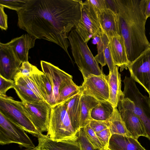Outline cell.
<instances>
[{"label": "cell", "instance_id": "obj_41", "mask_svg": "<svg viewBox=\"0 0 150 150\" xmlns=\"http://www.w3.org/2000/svg\"><path fill=\"white\" fill-rule=\"evenodd\" d=\"M145 15L147 19L150 17V0H146Z\"/></svg>", "mask_w": 150, "mask_h": 150}, {"label": "cell", "instance_id": "obj_13", "mask_svg": "<svg viewBox=\"0 0 150 150\" xmlns=\"http://www.w3.org/2000/svg\"><path fill=\"white\" fill-rule=\"evenodd\" d=\"M117 107L122 119L131 137L137 139L141 136L146 137L147 135L140 119L123 99L120 101Z\"/></svg>", "mask_w": 150, "mask_h": 150}, {"label": "cell", "instance_id": "obj_44", "mask_svg": "<svg viewBox=\"0 0 150 150\" xmlns=\"http://www.w3.org/2000/svg\"><path fill=\"white\" fill-rule=\"evenodd\" d=\"M149 97L150 98V96H149Z\"/></svg>", "mask_w": 150, "mask_h": 150}, {"label": "cell", "instance_id": "obj_22", "mask_svg": "<svg viewBox=\"0 0 150 150\" xmlns=\"http://www.w3.org/2000/svg\"><path fill=\"white\" fill-rule=\"evenodd\" d=\"M79 93L64 102L66 110L74 131L76 134L81 129L80 127L81 114L80 98Z\"/></svg>", "mask_w": 150, "mask_h": 150}, {"label": "cell", "instance_id": "obj_25", "mask_svg": "<svg viewBox=\"0 0 150 150\" xmlns=\"http://www.w3.org/2000/svg\"><path fill=\"white\" fill-rule=\"evenodd\" d=\"M108 121L109 129L112 135L119 134L131 137L122 119L117 108L115 110L113 115Z\"/></svg>", "mask_w": 150, "mask_h": 150}, {"label": "cell", "instance_id": "obj_43", "mask_svg": "<svg viewBox=\"0 0 150 150\" xmlns=\"http://www.w3.org/2000/svg\"><path fill=\"white\" fill-rule=\"evenodd\" d=\"M149 34H150V31Z\"/></svg>", "mask_w": 150, "mask_h": 150}, {"label": "cell", "instance_id": "obj_10", "mask_svg": "<svg viewBox=\"0 0 150 150\" xmlns=\"http://www.w3.org/2000/svg\"><path fill=\"white\" fill-rule=\"evenodd\" d=\"M130 76L150 96V47L144 51L127 67Z\"/></svg>", "mask_w": 150, "mask_h": 150}, {"label": "cell", "instance_id": "obj_7", "mask_svg": "<svg viewBox=\"0 0 150 150\" xmlns=\"http://www.w3.org/2000/svg\"><path fill=\"white\" fill-rule=\"evenodd\" d=\"M23 129L0 112V144H18L27 149L35 147L32 140Z\"/></svg>", "mask_w": 150, "mask_h": 150}, {"label": "cell", "instance_id": "obj_6", "mask_svg": "<svg viewBox=\"0 0 150 150\" xmlns=\"http://www.w3.org/2000/svg\"><path fill=\"white\" fill-rule=\"evenodd\" d=\"M0 112L23 129L25 131L38 138L40 132L25 114L21 102L14 100L6 95H0Z\"/></svg>", "mask_w": 150, "mask_h": 150}, {"label": "cell", "instance_id": "obj_11", "mask_svg": "<svg viewBox=\"0 0 150 150\" xmlns=\"http://www.w3.org/2000/svg\"><path fill=\"white\" fill-rule=\"evenodd\" d=\"M83 79L82 85L79 86L81 95L92 97L100 102L108 100L109 90L107 76L105 75L91 74Z\"/></svg>", "mask_w": 150, "mask_h": 150}, {"label": "cell", "instance_id": "obj_1", "mask_svg": "<svg viewBox=\"0 0 150 150\" xmlns=\"http://www.w3.org/2000/svg\"><path fill=\"white\" fill-rule=\"evenodd\" d=\"M81 0H31L17 12L20 28L37 39L54 43L68 52L69 34L80 18Z\"/></svg>", "mask_w": 150, "mask_h": 150}, {"label": "cell", "instance_id": "obj_2", "mask_svg": "<svg viewBox=\"0 0 150 150\" xmlns=\"http://www.w3.org/2000/svg\"><path fill=\"white\" fill-rule=\"evenodd\" d=\"M120 35L132 63L150 47L146 34V0H117Z\"/></svg>", "mask_w": 150, "mask_h": 150}, {"label": "cell", "instance_id": "obj_12", "mask_svg": "<svg viewBox=\"0 0 150 150\" xmlns=\"http://www.w3.org/2000/svg\"><path fill=\"white\" fill-rule=\"evenodd\" d=\"M22 64L7 43H0V75L14 80Z\"/></svg>", "mask_w": 150, "mask_h": 150}, {"label": "cell", "instance_id": "obj_18", "mask_svg": "<svg viewBox=\"0 0 150 150\" xmlns=\"http://www.w3.org/2000/svg\"><path fill=\"white\" fill-rule=\"evenodd\" d=\"M30 78L36 86L44 100L52 106L55 105L52 88L46 75L37 68Z\"/></svg>", "mask_w": 150, "mask_h": 150}, {"label": "cell", "instance_id": "obj_4", "mask_svg": "<svg viewBox=\"0 0 150 150\" xmlns=\"http://www.w3.org/2000/svg\"><path fill=\"white\" fill-rule=\"evenodd\" d=\"M123 100L139 117L144 125L147 138L150 140V98L143 95L137 88L136 81L131 76H125Z\"/></svg>", "mask_w": 150, "mask_h": 150}, {"label": "cell", "instance_id": "obj_32", "mask_svg": "<svg viewBox=\"0 0 150 150\" xmlns=\"http://www.w3.org/2000/svg\"><path fill=\"white\" fill-rule=\"evenodd\" d=\"M77 136L81 150H96L87 138L83 128L81 129L77 133Z\"/></svg>", "mask_w": 150, "mask_h": 150}, {"label": "cell", "instance_id": "obj_34", "mask_svg": "<svg viewBox=\"0 0 150 150\" xmlns=\"http://www.w3.org/2000/svg\"><path fill=\"white\" fill-rule=\"evenodd\" d=\"M96 133L104 150H108L110 140L112 136L110 129L108 128Z\"/></svg>", "mask_w": 150, "mask_h": 150}, {"label": "cell", "instance_id": "obj_35", "mask_svg": "<svg viewBox=\"0 0 150 150\" xmlns=\"http://www.w3.org/2000/svg\"><path fill=\"white\" fill-rule=\"evenodd\" d=\"M37 68L28 61L23 62L16 75L30 77Z\"/></svg>", "mask_w": 150, "mask_h": 150}, {"label": "cell", "instance_id": "obj_3", "mask_svg": "<svg viewBox=\"0 0 150 150\" xmlns=\"http://www.w3.org/2000/svg\"><path fill=\"white\" fill-rule=\"evenodd\" d=\"M68 39L75 62L83 79L91 74L99 76L103 74L87 42L84 41L75 29L70 33Z\"/></svg>", "mask_w": 150, "mask_h": 150}, {"label": "cell", "instance_id": "obj_19", "mask_svg": "<svg viewBox=\"0 0 150 150\" xmlns=\"http://www.w3.org/2000/svg\"><path fill=\"white\" fill-rule=\"evenodd\" d=\"M99 19L103 31L108 38L120 35L118 14L107 8L100 15Z\"/></svg>", "mask_w": 150, "mask_h": 150}, {"label": "cell", "instance_id": "obj_14", "mask_svg": "<svg viewBox=\"0 0 150 150\" xmlns=\"http://www.w3.org/2000/svg\"><path fill=\"white\" fill-rule=\"evenodd\" d=\"M40 65L52 87L55 104H58L60 88L67 79L72 76L50 62L41 60Z\"/></svg>", "mask_w": 150, "mask_h": 150}, {"label": "cell", "instance_id": "obj_36", "mask_svg": "<svg viewBox=\"0 0 150 150\" xmlns=\"http://www.w3.org/2000/svg\"><path fill=\"white\" fill-rule=\"evenodd\" d=\"M98 16L107 8L105 0H86Z\"/></svg>", "mask_w": 150, "mask_h": 150}, {"label": "cell", "instance_id": "obj_31", "mask_svg": "<svg viewBox=\"0 0 150 150\" xmlns=\"http://www.w3.org/2000/svg\"><path fill=\"white\" fill-rule=\"evenodd\" d=\"M83 128L87 138L94 149L96 150H104L96 133L91 127L89 124Z\"/></svg>", "mask_w": 150, "mask_h": 150}, {"label": "cell", "instance_id": "obj_28", "mask_svg": "<svg viewBox=\"0 0 150 150\" xmlns=\"http://www.w3.org/2000/svg\"><path fill=\"white\" fill-rule=\"evenodd\" d=\"M107 36L104 33L96 35L94 38L96 40L97 45V54L94 57L98 63L102 67L105 66L106 62L104 56L105 42Z\"/></svg>", "mask_w": 150, "mask_h": 150}, {"label": "cell", "instance_id": "obj_30", "mask_svg": "<svg viewBox=\"0 0 150 150\" xmlns=\"http://www.w3.org/2000/svg\"><path fill=\"white\" fill-rule=\"evenodd\" d=\"M31 0H0V5L18 12L24 9Z\"/></svg>", "mask_w": 150, "mask_h": 150}, {"label": "cell", "instance_id": "obj_5", "mask_svg": "<svg viewBox=\"0 0 150 150\" xmlns=\"http://www.w3.org/2000/svg\"><path fill=\"white\" fill-rule=\"evenodd\" d=\"M47 135L56 141L77 139L64 102L52 106Z\"/></svg>", "mask_w": 150, "mask_h": 150}, {"label": "cell", "instance_id": "obj_33", "mask_svg": "<svg viewBox=\"0 0 150 150\" xmlns=\"http://www.w3.org/2000/svg\"><path fill=\"white\" fill-rule=\"evenodd\" d=\"M109 40L107 37L105 42L104 56L106 64L107 65L109 72L112 73L116 67L114 64L109 45Z\"/></svg>", "mask_w": 150, "mask_h": 150}, {"label": "cell", "instance_id": "obj_38", "mask_svg": "<svg viewBox=\"0 0 150 150\" xmlns=\"http://www.w3.org/2000/svg\"><path fill=\"white\" fill-rule=\"evenodd\" d=\"M15 85L14 80L6 79L0 75V95H6L9 89L13 88Z\"/></svg>", "mask_w": 150, "mask_h": 150}, {"label": "cell", "instance_id": "obj_20", "mask_svg": "<svg viewBox=\"0 0 150 150\" xmlns=\"http://www.w3.org/2000/svg\"><path fill=\"white\" fill-rule=\"evenodd\" d=\"M118 68L116 66L113 72H109L107 76L109 90V97L108 100L117 108L120 101L124 98V94L121 90V75L118 71Z\"/></svg>", "mask_w": 150, "mask_h": 150}, {"label": "cell", "instance_id": "obj_9", "mask_svg": "<svg viewBox=\"0 0 150 150\" xmlns=\"http://www.w3.org/2000/svg\"><path fill=\"white\" fill-rule=\"evenodd\" d=\"M24 111L41 133L47 132L52 106L45 100L33 103L21 102Z\"/></svg>", "mask_w": 150, "mask_h": 150}, {"label": "cell", "instance_id": "obj_45", "mask_svg": "<svg viewBox=\"0 0 150 150\" xmlns=\"http://www.w3.org/2000/svg\"><path fill=\"white\" fill-rule=\"evenodd\" d=\"M108 150H110V149H108Z\"/></svg>", "mask_w": 150, "mask_h": 150}, {"label": "cell", "instance_id": "obj_27", "mask_svg": "<svg viewBox=\"0 0 150 150\" xmlns=\"http://www.w3.org/2000/svg\"><path fill=\"white\" fill-rule=\"evenodd\" d=\"M13 88L21 102L33 103L42 100L32 91L24 86L15 84Z\"/></svg>", "mask_w": 150, "mask_h": 150}, {"label": "cell", "instance_id": "obj_24", "mask_svg": "<svg viewBox=\"0 0 150 150\" xmlns=\"http://www.w3.org/2000/svg\"><path fill=\"white\" fill-rule=\"evenodd\" d=\"M115 109L112 104L108 100L100 102L92 110L91 118L97 120H108L113 115Z\"/></svg>", "mask_w": 150, "mask_h": 150}, {"label": "cell", "instance_id": "obj_39", "mask_svg": "<svg viewBox=\"0 0 150 150\" xmlns=\"http://www.w3.org/2000/svg\"><path fill=\"white\" fill-rule=\"evenodd\" d=\"M4 7L0 5V28L2 30H6L8 28V16L4 11Z\"/></svg>", "mask_w": 150, "mask_h": 150}, {"label": "cell", "instance_id": "obj_17", "mask_svg": "<svg viewBox=\"0 0 150 150\" xmlns=\"http://www.w3.org/2000/svg\"><path fill=\"white\" fill-rule=\"evenodd\" d=\"M40 150H81L78 139L56 141L42 134L38 138Z\"/></svg>", "mask_w": 150, "mask_h": 150}, {"label": "cell", "instance_id": "obj_21", "mask_svg": "<svg viewBox=\"0 0 150 150\" xmlns=\"http://www.w3.org/2000/svg\"><path fill=\"white\" fill-rule=\"evenodd\" d=\"M108 148L110 150H146L138 139L131 137L119 134L111 136Z\"/></svg>", "mask_w": 150, "mask_h": 150}, {"label": "cell", "instance_id": "obj_37", "mask_svg": "<svg viewBox=\"0 0 150 150\" xmlns=\"http://www.w3.org/2000/svg\"><path fill=\"white\" fill-rule=\"evenodd\" d=\"M89 124L91 127L96 133L109 128L108 120L103 121L91 119L90 120Z\"/></svg>", "mask_w": 150, "mask_h": 150}, {"label": "cell", "instance_id": "obj_29", "mask_svg": "<svg viewBox=\"0 0 150 150\" xmlns=\"http://www.w3.org/2000/svg\"><path fill=\"white\" fill-rule=\"evenodd\" d=\"M14 81L16 84L24 86L32 91L40 98L44 100L36 86L30 77L16 75Z\"/></svg>", "mask_w": 150, "mask_h": 150}, {"label": "cell", "instance_id": "obj_26", "mask_svg": "<svg viewBox=\"0 0 150 150\" xmlns=\"http://www.w3.org/2000/svg\"><path fill=\"white\" fill-rule=\"evenodd\" d=\"M80 91V87L73 81L72 77L68 78L60 88L58 104L65 102Z\"/></svg>", "mask_w": 150, "mask_h": 150}, {"label": "cell", "instance_id": "obj_16", "mask_svg": "<svg viewBox=\"0 0 150 150\" xmlns=\"http://www.w3.org/2000/svg\"><path fill=\"white\" fill-rule=\"evenodd\" d=\"M36 39L27 33L14 38L6 43L22 63L28 61L29 51L34 47Z\"/></svg>", "mask_w": 150, "mask_h": 150}, {"label": "cell", "instance_id": "obj_15", "mask_svg": "<svg viewBox=\"0 0 150 150\" xmlns=\"http://www.w3.org/2000/svg\"><path fill=\"white\" fill-rule=\"evenodd\" d=\"M109 45L114 63L120 71L127 69L130 64L128 60L124 40L121 35L108 38Z\"/></svg>", "mask_w": 150, "mask_h": 150}, {"label": "cell", "instance_id": "obj_23", "mask_svg": "<svg viewBox=\"0 0 150 150\" xmlns=\"http://www.w3.org/2000/svg\"><path fill=\"white\" fill-rule=\"evenodd\" d=\"M100 102L93 97L81 95L80 98V127L83 128L89 123L92 119L91 113L93 109Z\"/></svg>", "mask_w": 150, "mask_h": 150}, {"label": "cell", "instance_id": "obj_42", "mask_svg": "<svg viewBox=\"0 0 150 150\" xmlns=\"http://www.w3.org/2000/svg\"><path fill=\"white\" fill-rule=\"evenodd\" d=\"M24 150H40L38 146L32 149H27Z\"/></svg>", "mask_w": 150, "mask_h": 150}, {"label": "cell", "instance_id": "obj_40", "mask_svg": "<svg viewBox=\"0 0 150 150\" xmlns=\"http://www.w3.org/2000/svg\"><path fill=\"white\" fill-rule=\"evenodd\" d=\"M107 8L115 13L118 14V9L117 0H105Z\"/></svg>", "mask_w": 150, "mask_h": 150}, {"label": "cell", "instance_id": "obj_8", "mask_svg": "<svg viewBox=\"0 0 150 150\" xmlns=\"http://www.w3.org/2000/svg\"><path fill=\"white\" fill-rule=\"evenodd\" d=\"M74 28L84 41L87 43L91 38L94 39L103 32L99 16L86 0L83 2L80 18Z\"/></svg>", "mask_w": 150, "mask_h": 150}]
</instances>
